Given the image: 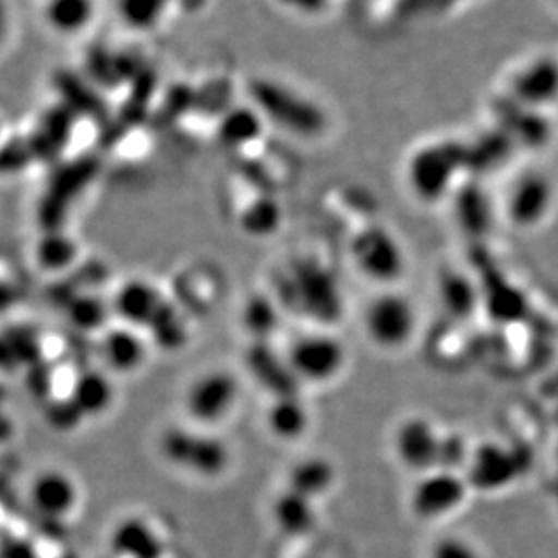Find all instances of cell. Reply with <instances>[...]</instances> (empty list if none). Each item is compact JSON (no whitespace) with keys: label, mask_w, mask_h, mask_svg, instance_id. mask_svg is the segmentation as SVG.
I'll list each match as a JSON object with an SVG mask.
<instances>
[{"label":"cell","mask_w":558,"mask_h":558,"mask_svg":"<svg viewBox=\"0 0 558 558\" xmlns=\"http://www.w3.org/2000/svg\"><path fill=\"white\" fill-rule=\"evenodd\" d=\"M29 502L40 515L65 519L78 508L81 488L70 473L59 468H48L33 477Z\"/></svg>","instance_id":"9c48e42d"},{"label":"cell","mask_w":558,"mask_h":558,"mask_svg":"<svg viewBox=\"0 0 558 558\" xmlns=\"http://www.w3.org/2000/svg\"><path fill=\"white\" fill-rule=\"evenodd\" d=\"M470 481L457 470L437 468L417 475L409 494V510L417 521L445 524L466 506Z\"/></svg>","instance_id":"5b68a950"},{"label":"cell","mask_w":558,"mask_h":558,"mask_svg":"<svg viewBox=\"0 0 558 558\" xmlns=\"http://www.w3.org/2000/svg\"><path fill=\"white\" fill-rule=\"evenodd\" d=\"M97 13L95 0H46L44 21L54 33L78 35L92 26Z\"/></svg>","instance_id":"5bb4252c"},{"label":"cell","mask_w":558,"mask_h":558,"mask_svg":"<svg viewBox=\"0 0 558 558\" xmlns=\"http://www.w3.org/2000/svg\"><path fill=\"white\" fill-rule=\"evenodd\" d=\"M71 401L75 403L82 417H102L113 409L117 390L108 374L100 371L82 372L76 377L73 390H71Z\"/></svg>","instance_id":"4fadbf2b"},{"label":"cell","mask_w":558,"mask_h":558,"mask_svg":"<svg viewBox=\"0 0 558 558\" xmlns=\"http://www.w3.org/2000/svg\"><path fill=\"white\" fill-rule=\"evenodd\" d=\"M167 0H117L120 21L133 29H149L160 19Z\"/></svg>","instance_id":"e0dca14e"},{"label":"cell","mask_w":558,"mask_h":558,"mask_svg":"<svg viewBox=\"0 0 558 558\" xmlns=\"http://www.w3.org/2000/svg\"><path fill=\"white\" fill-rule=\"evenodd\" d=\"M102 355L109 371L131 376L149 360V343L138 328L130 325L109 328L102 339Z\"/></svg>","instance_id":"8fae6325"},{"label":"cell","mask_w":558,"mask_h":558,"mask_svg":"<svg viewBox=\"0 0 558 558\" xmlns=\"http://www.w3.org/2000/svg\"><path fill=\"white\" fill-rule=\"evenodd\" d=\"M283 361L298 385L322 388L343 377L350 354L343 338L333 333L332 328L308 325L290 338Z\"/></svg>","instance_id":"3957f363"},{"label":"cell","mask_w":558,"mask_h":558,"mask_svg":"<svg viewBox=\"0 0 558 558\" xmlns=\"http://www.w3.org/2000/svg\"><path fill=\"white\" fill-rule=\"evenodd\" d=\"M0 131H2V125H0Z\"/></svg>","instance_id":"44dd1931"},{"label":"cell","mask_w":558,"mask_h":558,"mask_svg":"<svg viewBox=\"0 0 558 558\" xmlns=\"http://www.w3.org/2000/svg\"><path fill=\"white\" fill-rule=\"evenodd\" d=\"M76 327L97 328L102 323L104 308L97 300L76 301L71 308Z\"/></svg>","instance_id":"d6986e66"},{"label":"cell","mask_w":558,"mask_h":558,"mask_svg":"<svg viewBox=\"0 0 558 558\" xmlns=\"http://www.w3.org/2000/svg\"><path fill=\"white\" fill-rule=\"evenodd\" d=\"M349 254L354 269L377 289L396 287L407 270L403 243L387 229H371L355 236Z\"/></svg>","instance_id":"52a82bcc"},{"label":"cell","mask_w":558,"mask_h":558,"mask_svg":"<svg viewBox=\"0 0 558 558\" xmlns=\"http://www.w3.org/2000/svg\"><path fill=\"white\" fill-rule=\"evenodd\" d=\"M156 448L167 466L204 483L227 477L234 464L231 445L221 437L220 429L204 428L187 421L161 429Z\"/></svg>","instance_id":"6da1fadb"},{"label":"cell","mask_w":558,"mask_h":558,"mask_svg":"<svg viewBox=\"0 0 558 558\" xmlns=\"http://www.w3.org/2000/svg\"><path fill=\"white\" fill-rule=\"evenodd\" d=\"M111 548L124 558H156L160 555V538L140 519H125L111 535Z\"/></svg>","instance_id":"9a60e30c"},{"label":"cell","mask_w":558,"mask_h":558,"mask_svg":"<svg viewBox=\"0 0 558 558\" xmlns=\"http://www.w3.org/2000/svg\"><path fill=\"white\" fill-rule=\"evenodd\" d=\"M5 21L8 19H5L4 5L0 4V38H2V32H4Z\"/></svg>","instance_id":"ffe728a7"},{"label":"cell","mask_w":558,"mask_h":558,"mask_svg":"<svg viewBox=\"0 0 558 558\" xmlns=\"http://www.w3.org/2000/svg\"><path fill=\"white\" fill-rule=\"evenodd\" d=\"M245 385L238 371L210 366L198 372L183 390L182 410L187 423L220 429L240 412Z\"/></svg>","instance_id":"277c9868"},{"label":"cell","mask_w":558,"mask_h":558,"mask_svg":"<svg viewBox=\"0 0 558 558\" xmlns=\"http://www.w3.org/2000/svg\"><path fill=\"white\" fill-rule=\"evenodd\" d=\"M169 301L155 284L144 279H131L120 287L114 295L113 311L122 325L130 327L150 328L156 317L160 316Z\"/></svg>","instance_id":"30bf717a"},{"label":"cell","mask_w":558,"mask_h":558,"mask_svg":"<svg viewBox=\"0 0 558 558\" xmlns=\"http://www.w3.org/2000/svg\"><path fill=\"white\" fill-rule=\"evenodd\" d=\"M446 435L434 418L410 414L393 426L390 448L399 466L415 475L442 468Z\"/></svg>","instance_id":"8992f818"},{"label":"cell","mask_w":558,"mask_h":558,"mask_svg":"<svg viewBox=\"0 0 558 558\" xmlns=\"http://www.w3.org/2000/svg\"><path fill=\"white\" fill-rule=\"evenodd\" d=\"M73 256L75 247L65 236H48L38 245V264L46 270L65 269V265L71 264Z\"/></svg>","instance_id":"ac0fdd59"},{"label":"cell","mask_w":558,"mask_h":558,"mask_svg":"<svg viewBox=\"0 0 558 558\" xmlns=\"http://www.w3.org/2000/svg\"><path fill=\"white\" fill-rule=\"evenodd\" d=\"M557 204V189L551 178L530 171L517 177L508 187L505 215L519 231H535L544 226Z\"/></svg>","instance_id":"ba28073f"},{"label":"cell","mask_w":558,"mask_h":558,"mask_svg":"<svg viewBox=\"0 0 558 558\" xmlns=\"http://www.w3.org/2000/svg\"><path fill=\"white\" fill-rule=\"evenodd\" d=\"M265 424L276 439L295 442L312 428V412L300 398L281 393L265 414Z\"/></svg>","instance_id":"7c38bea8"},{"label":"cell","mask_w":558,"mask_h":558,"mask_svg":"<svg viewBox=\"0 0 558 558\" xmlns=\"http://www.w3.org/2000/svg\"><path fill=\"white\" fill-rule=\"evenodd\" d=\"M421 558H488V555L470 533L439 530L424 543Z\"/></svg>","instance_id":"2e32d148"},{"label":"cell","mask_w":558,"mask_h":558,"mask_svg":"<svg viewBox=\"0 0 558 558\" xmlns=\"http://www.w3.org/2000/svg\"><path fill=\"white\" fill-rule=\"evenodd\" d=\"M360 328L374 349L401 354L415 343L421 330L417 301L398 287L376 289L361 306Z\"/></svg>","instance_id":"7a4b0ae2"}]
</instances>
